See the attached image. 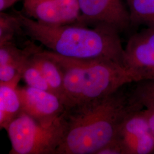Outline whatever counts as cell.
Instances as JSON below:
<instances>
[{
  "mask_svg": "<svg viewBox=\"0 0 154 154\" xmlns=\"http://www.w3.org/2000/svg\"><path fill=\"white\" fill-rule=\"evenodd\" d=\"M126 86L103 98L66 107L56 154H97L114 140L128 113L142 107L132 100Z\"/></svg>",
  "mask_w": 154,
  "mask_h": 154,
  "instance_id": "obj_1",
  "label": "cell"
},
{
  "mask_svg": "<svg viewBox=\"0 0 154 154\" xmlns=\"http://www.w3.org/2000/svg\"><path fill=\"white\" fill-rule=\"evenodd\" d=\"M17 14L25 35L58 55L75 59L107 60L126 66L120 33L114 28H90L77 24L50 26L22 13Z\"/></svg>",
  "mask_w": 154,
  "mask_h": 154,
  "instance_id": "obj_2",
  "label": "cell"
},
{
  "mask_svg": "<svg viewBox=\"0 0 154 154\" xmlns=\"http://www.w3.org/2000/svg\"><path fill=\"white\" fill-rule=\"evenodd\" d=\"M50 53L63 73V102L66 107L107 97L138 81V78L126 66L114 61L75 59L51 51Z\"/></svg>",
  "mask_w": 154,
  "mask_h": 154,
  "instance_id": "obj_3",
  "label": "cell"
},
{
  "mask_svg": "<svg viewBox=\"0 0 154 154\" xmlns=\"http://www.w3.org/2000/svg\"><path fill=\"white\" fill-rule=\"evenodd\" d=\"M63 117L51 125L39 123L21 112L6 129L11 154H56L64 132Z\"/></svg>",
  "mask_w": 154,
  "mask_h": 154,
  "instance_id": "obj_4",
  "label": "cell"
},
{
  "mask_svg": "<svg viewBox=\"0 0 154 154\" xmlns=\"http://www.w3.org/2000/svg\"><path fill=\"white\" fill-rule=\"evenodd\" d=\"M81 25L106 26L121 33L132 26L128 11L121 0H77Z\"/></svg>",
  "mask_w": 154,
  "mask_h": 154,
  "instance_id": "obj_5",
  "label": "cell"
},
{
  "mask_svg": "<svg viewBox=\"0 0 154 154\" xmlns=\"http://www.w3.org/2000/svg\"><path fill=\"white\" fill-rule=\"evenodd\" d=\"M25 15L50 26L81 25L77 0H23Z\"/></svg>",
  "mask_w": 154,
  "mask_h": 154,
  "instance_id": "obj_6",
  "label": "cell"
},
{
  "mask_svg": "<svg viewBox=\"0 0 154 154\" xmlns=\"http://www.w3.org/2000/svg\"><path fill=\"white\" fill-rule=\"evenodd\" d=\"M116 139L125 154H154V136L144 108L138 107L128 113Z\"/></svg>",
  "mask_w": 154,
  "mask_h": 154,
  "instance_id": "obj_7",
  "label": "cell"
},
{
  "mask_svg": "<svg viewBox=\"0 0 154 154\" xmlns=\"http://www.w3.org/2000/svg\"><path fill=\"white\" fill-rule=\"evenodd\" d=\"M22 112L39 123L51 125L60 121L66 107L55 94L26 86L18 87Z\"/></svg>",
  "mask_w": 154,
  "mask_h": 154,
  "instance_id": "obj_8",
  "label": "cell"
},
{
  "mask_svg": "<svg viewBox=\"0 0 154 154\" xmlns=\"http://www.w3.org/2000/svg\"><path fill=\"white\" fill-rule=\"evenodd\" d=\"M125 66L140 80L154 78V25L133 33L125 48Z\"/></svg>",
  "mask_w": 154,
  "mask_h": 154,
  "instance_id": "obj_9",
  "label": "cell"
},
{
  "mask_svg": "<svg viewBox=\"0 0 154 154\" xmlns=\"http://www.w3.org/2000/svg\"><path fill=\"white\" fill-rule=\"evenodd\" d=\"M32 57L48 83L51 91L63 102L64 98L63 73L57 62L50 54L49 50H43L37 46Z\"/></svg>",
  "mask_w": 154,
  "mask_h": 154,
  "instance_id": "obj_10",
  "label": "cell"
},
{
  "mask_svg": "<svg viewBox=\"0 0 154 154\" xmlns=\"http://www.w3.org/2000/svg\"><path fill=\"white\" fill-rule=\"evenodd\" d=\"M20 81L0 83V128L6 129L10 123L22 112L18 91Z\"/></svg>",
  "mask_w": 154,
  "mask_h": 154,
  "instance_id": "obj_11",
  "label": "cell"
},
{
  "mask_svg": "<svg viewBox=\"0 0 154 154\" xmlns=\"http://www.w3.org/2000/svg\"><path fill=\"white\" fill-rule=\"evenodd\" d=\"M132 26L154 25V0H126Z\"/></svg>",
  "mask_w": 154,
  "mask_h": 154,
  "instance_id": "obj_12",
  "label": "cell"
},
{
  "mask_svg": "<svg viewBox=\"0 0 154 154\" xmlns=\"http://www.w3.org/2000/svg\"><path fill=\"white\" fill-rule=\"evenodd\" d=\"M23 33L22 25L18 16L1 12L0 14V45L14 42L15 37Z\"/></svg>",
  "mask_w": 154,
  "mask_h": 154,
  "instance_id": "obj_13",
  "label": "cell"
},
{
  "mask_svg": "<svg viewBox=\"0 0 154 154\" xmlns=\"http://www.w3.org/2000/svg\"><path fill=\"white\" fill-rule=\"evenodd\" d=\"M32 56V55L23 66L21 72L22 79L28 86L51 92L48 83L38 67L34 62Z\"/></svg>",
  "mask_w": 154,
  "mask_h": 154,
  "instance_id": "obj_14",
  "label": "cell"
},
{
  "mask_svg": "<svg viewBox=\"0 0 154 154\" xmlns=\"http://www.w3.org/2000/svg\"><path fill=\"white\" fill-rule=\"evenodd\" d=\"M131 84L129 88L131 97L134 101L142 107L145 103L154 98V78L140 80Z\"/></svg>",
  "mask_w": 154,
  "mask_h": 154,
  "instance_id": "obj_15",
  "label": "cell"
},
{
  "mask_svg": "<svg viewBox=\"0 0 154 154\" xmlns=\"http://www.w3.org/2000/svg\"><path fill=\"white\" fill-rule=\"evenodd\" d=\"M23 66L16 64L0 65V83L20 81L22 79L21 72Z\"/></svg>",
  "mask_w": 154,
  "mask_h": 154,
  "instance_id": "obj_16",
  "label": "cell"
},
{
  "mask_svg": "<svg viewBox=\"0 0 154 154\" xmlns=\"http://www.w3.org/2000/svg\"><path fill=\"white\" fill-rule=\"evenodd\" d=\"M97 154H125L121 145L116 139L100 149Z\"/></svg>",
  "mask_w": 154,
  "mask_h": 154,
  "instance_id": "obj_17",
  "label": "cell"
},
{
  "mask_svg": "<svg viewBox=\"0 0 154 154\" xmlns=\"http://www.w3.org/2000/svg\"><path fill=\"white\" fill-rule=\"evenodd\" d=\"M149 126L154 136V103L146 106L144 108Z\"/></svg>",
  "mask_w": 154,
  "mask_h": 154,
  "instance_id": "obj_18",
  "label": "cell"
},
{
  "mask_svg": "<svg viewBox=\"0 0 154 154\" xmlns=\"http://www.w3.org/2000/svg\"><path fill=\"white\" fill-rule=\"evenodd\" d=\"M19 0H0V11L3 12L6 9L14 5Z\"/></svg>",
  "mask_w": 154,
  "mask_h": 154,
  "instance_id": "obj_19",
  "label": "cell"
},
{
  "mask_svg": "<svg viewBox=\"0 0 154 154\" xmlns=\"http://www.w3.org/2000/svg\"><path fill=\"white\" fill-rule=\"evenodd\" d=\"M153 103H154V98L151 99L150 100H149L147 102L145 103L143 105V108H144L146 106H148V105H151V104H153Z\"/></svg>",
  "mask_w": 154,
  "mask_h": 154,
  "instance_id": "obj_20",
  "label": "cell"
}]
</instances>
